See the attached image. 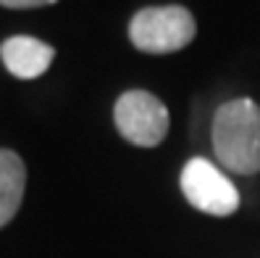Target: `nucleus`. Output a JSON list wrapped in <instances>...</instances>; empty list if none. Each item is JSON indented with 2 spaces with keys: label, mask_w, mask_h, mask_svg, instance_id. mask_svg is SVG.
I'll use <instances>...</instances> for the list:
<instances>
[{
  "label": "nucleus",
  "mask_w": 260,
  "mask_h": 258,
  "mask_svg": "<svg viewBox=\"0 0 260 258\" xmlns=\"http://www.w3.org/2000/svg\"><path fill=\"white\" fill-rule=\"evenodd\" d=\"M213 150L234 174L260 171V105L250 98L223 103L213 116Z\"/></svg>",
  "instance_id": "nucleus-1"
},
{
  "label": "nucleus",
  "mask_w": 260,
  "mask_h": 258,
  "mask_svg": "<svg viewBox=\"0 0 260 258\" xmlns=\"http://www.w3.org/2000/svg\"><path fill=\"white\" fill-rule=\"evenodd\" d=\"M194 35V16L184 6L142 8L129 24V37L134 48L152 55H166L187 48Z\"/></svg>",
  "instance_id": "nucleus-2"
},
{
  "label": "nucleus",
  "mask_w": 260,
  "mask_h": 258,
  "mask_svg": "<svg viewBox=\"0 0 260 258\" xmlns=\"http://www.w3.org/2000/svg\"><path fill=\"white\" fill-rule=\"evenodd\" d=\"M181 192L197 211L210 216H232L239 208L237 187L208 158L187 161L181 171Z\"/></svg>",
  "instance_id": "nucleus-4"
},
{
  "label": "nucleus",
  "mask_w": 260,
  "mask_h": 258,
  "mask_svg": "<svg viewBox=\"0 0 260 258\" xmlns=\"http://www.w3.org/2000/svg\"><path fill=\"white\" fill-rule=\"evenodd\" d=\"M0 58H3L6 69L19 79H37L45 71L50 69L53 58H55V48L48 42H42L37 37L29 35H16L8 37L0 45Z\"/></svg>",
  "instance_id": "nucleus-5"
},
{
  "label": "nucleus",
  "mask_w": 260,
  "mask_h": 258,
  "mask_svg": "<svg viewBox=\"0 0 260 258\" xmlns=\"http://www.w3.org/2000/svg\"><path fill=\"white\" fill-rule=\"evenodd\" d=\"M26 190V166L19 153L0 148V230L19 214Z\"/></svg>",
  "instance_id": "nucleus-6"
},
{
  "label": "nucleus",
  "mask_w": 260,
  "mask_h": 258,
  "mask_svg": "<svg viewBox=\"0 0 260 258\" xmlns=\"http://www.w3.org/2000/svg\"><path fill=\"white\" fill-rule=\"evenodd\" d=\"M58 0H0L6 8H40V6H53Z\"/></svg>",
  "instance_id": "nucleus-7"
},
{
  "label": "nucleus",
  "mask_w": 260,
  "mask_h": 258,
  "mask_svg": "<svg viewBox=\"0 0 260 258\" xmlns=\"http://www.w3.org/2000/svg\"><path fill=\"white\" fill-rule=\"evenodd\" d=\"M113 121L121 137L140 148H155L166 140L168 111L147 90H126L116 100Z\"/></svg>",
  "instance_id": "nucleus-3"
}]
</instances>
